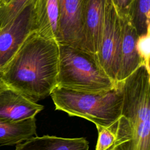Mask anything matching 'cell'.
<instances>
[{
  "label": "cell",
  "instance_id": "obj_10",
  "mask_svg": "<svg viewBox=\"0 0 150 150\" xmlns=\"http://www.w3.org/2000/svg\"><path fill=\"white\" fill-rule=\"evenodd\" d=\"M121 49L120 68L117 82L127 78L139 66L144 64L137 47L138 35L128 17L120 18Z\"/></svg>",
  "mask_w": 150,
  "mask_h": 150
},
{
  "label": "cell",
  "instance_id": "obj_5",
  "mask_svg": "<svg viewBox=\"0 0 150 150\" xmlns=\"http://www.w3.org/2000/svg\"><path fill=\"white\" fill-rule=\"evenodd\" d=\"M121 39L120 18L111 0H105L104 22L95 57L115 83L120 68Z\"/></svg>",
  "mask_w": 150,
  "mask_h": 150
},
{
  "label": "cell",
  "instance_id": "obj_3",
  "mask_svg": "<svg viewBox=\"0 0 150 150\" xmlns=\"http://www.w3.org/2000/svg\"><path fill=\"white\" fill-rule=\"evenodd\" d=\"M50 96L56 110L64 111L71 117L83 118L96 126L109 128L114 131L121 115L123 98L119 82L114 88L98 93L78 91L56 86Z\"/></svg>",
  "mask_w": 150,
  "mask_h": 150
},
{
  "label": "cell",
  "instance_id": "obj_14",
  "mask_svg": "<svg viewBox=\"0 0 150 150\" xmlns=\"http://www.w3.org/2000/svg\"><path fill=\"white\" fill-rule=\"evenodd\" d=\"M128 18L138 36L150 31V0H132Z\"/></svg>",
  "mask_w": 150,
  "mask_h": 150
},
{
  "label": "cell",
  "instance_id": "obj_21",
  "mask_svg": "<svg viewBox=\"0 0 150 150\" xmlns=\"http://www.w3.org/2000/svg\"><path fill=\"white\" fill-rule=\"evenodd\" d=\"M113 146H111V148H110L109 149H107V150H115V149H113Z\"/></svg>",
  "mask_w": 150,
  "mask_h": 150
},
{
  "label": "cell",
  "instance_id": "obj_2",
  "mask_svg": "<svg viewBox=\"0 0 150 150\" xmlns=\"http://www.w3.org/2000/svg\"><path fill=\"white\" fill-rule=\"evenodd\" d=\"M119 83L123 98L113 149L150 150V70L142 64Z\"/></svg>",
  "mask_w": 150,
  "mask_h": 150
},
{
  "label": "cell",
  "instance_id": "obj_13",
  "mask_svg": "<svg viewBox=\"0 0 150 150\" xmlns=\"http://www.w3.org/2000/svg\"><path fill=\"white\" fill-rule=\"evenodd\" d=\"M36 132L35 117L18 121H0V146L20 144Z\"/></svg>",
  "mask_w": 150,
  "mask_h": 150
},
{
  "label": "cell",
  "instance_id": "obj_4",
  "mask_svg": "<svg viewBox=\"0 0 150 150\" xmlns=\"http://www.w3.org/2000/svg\"><path fill=\"white\" fill-rule=\"evenodd\" d=\"M57 86L72 90L98 93L117 86L98 64L94 55L59 45Z\"/></svg>",
  "mask_w": 150,
  "mask_h": 150
},
{
  "label": "cell",
  "instance_id": "obj_19",
  "mask_svg": "<svg viewBox=\"0 0 150 150\" xmlns=\"http://www.w3.org/2000/svg\"><path fill=\"white\" fill-rule=\"evenodd\" d=\"M8 88L9 87L5 84V83L3 81V80L0 77V93Z\"/></svg>",
  "mask_w": 150,
  "mask_h": 150
},
{
  "label": "cell",
  "instance_id": "obj_12",
  "mask_svg": "<svg viewBox=\"0 0 150 150\" xmlns=\"http://www.w3.org/2000/svg\"><path fill=\"white\" fill-rule=\"evenodd\" d=\"M89 143L83 137L63 138L43 135L32 137L16 145L14 150H88Z\"/></svg>",
  "mask_w": 150,
  "mask_h": 150
},
{
  "label": "cell",
  "instance_id": "obj_8",
  "mask_svg": "<svg viewBox=\"0 0 150 150\" xmlns=\"http://www.w3.org/2000/svg\"><path fill=\"white\" fill-rule=\"evenodd\" d=\"M43 106L20 92L8 88L0 93V121H18L33 118Z\"/></svg>",
  "mask_w": 150,
  "mask_h": 150
},
{
  "label": "cell",
  "instance_id": "obj_22",
  "mask_svg": "<svg viewBox=\"0 0 150 150\" xmlns=\"http://www.w3.org/2000/svg\"><path fill=\"white\" fill-rule=\"evenodd\" d=\"M4 4H3V3H2V1L1 0H0V6H2V5H3Z\"/></svg>",
  "mask_w": 150,
  "mask_h": 150
},
{
  "label": "cell",
  "instance_id": "obj_11",
  "mask_svg": "<svg viewBox=\"0 0 150 150\" xmlns=\"http://www.w3.org/2000/svg\"><path fill=\"white\" fill-rule=\"evenodd\" d=\"M58 21V0H35L33 31L43 38L56 40Z\"/></svg>",
  "mask_w": 150,
  "mask_h": 150
},
{
  "label": "cell",
  "instance_id": "obj_18",
  "mask_svg": "<svg viewBox=\"0 0 150 150\" xmlns=\"http://www.w3.org/2000/svg\"><path fill=\"white\" fill-rule=\"evenodd\" d=\"M132 0H111L120 18L128 17Z\"/></svg>",
  "mask_w": 150,
  "mask_h": 150
},
{
  "label": "cell",
  "instance_id": "obj_7",
  "mask_svg": "<svg viewBox=\"0 0 150 150\" xmlns=\"http://www.w3.org/2000/svg\"><path fill=\"white\" fill-rule=\"evenodd\" d=\"M87 0H58L59 21L56 41L81 50L83 13Z\"/></svg>",
  "mask_w": 150,
  "mask_h": 150
},
{
  "label": "cell",
  "instance_id": "obj_1",
  "mask_svg": "<svg viewBox=\"0 0 150 150\" xmlns=\"http://www.w3.org/2000/svg\"><path fill=\"white\" fill-rule=\"evenodd\" d=\"M59 59L57 42L32 31L0 77L9 88L37 102L57 86Z\"/></svg>",
  "mask_w": 150,
  "mask_h": 150
},
{
  "label": "cell",
  "instance_id": "obj_15",
  "mask_svg": "<svg viewBox=\"0 0 150 150\" xmlns=\"http://www.w3.org/2000/svg\"><path fill=\"white\" fill-rule=\"evenodd\" d=\"M32 0H11L0 6V28L13 19Z\"/></svg>",
  "mask_w": 150,
  "mask_h": 150
},
{
  "label": "cell",
  "instance_id": "obj_9",
  "mask_svg": "<svg viewBox=\"0 0 150 150\" xmlns=\"http://www.w3.org/2000/svg\"><path fill=\"white\" fill-rule=\"evenodd\" d=\"M105 0H87L83 16L81 50L95 56L104 22Z\"/></svg>",
  "mask_w": 150,
  "mask_h": 150
},
{
  "label": "cell",
  "instance_id": "obj_6",
  "mask_svg": "<svg viewBox=\"0 0 150 150\" xmlns=\"http://www.w3.org/2000/svg\"><path fill=\"white\" fill-rule=\"evenodd\" d=\"M34 1L32 0L13 19L0 28V74L33 31Z\"/></svg>",
  "mask_w": 150,
  "mask_h": 150
},
{
  "label": "cell",
  "instance_id": "obj_20",
  "mask_svg": "<svg viewBox=\"0 0 150 150\" xmlns=\"http://www.w3.org/2000/svg\"><path fill=\"white\" fill-rule=\"evenodd\" d=\"M1 1H2V3H3V4L4 5V4H7L8 2H9L11 0H1Z\"/></svg>",
  "mask_w": 150,
  "mask_h": 150
},
{
  "label": "cell",
  "instance_id": "obj_17",
  "mask_svg": "<svg viewBox=\"0 0 150 150\" xmlns=\"http://www.w3.org/2000/svg\"><path fill=\"white\" fill-rule=\"evenodd\" d=\"M138 52L142 58L144 65L149 70L150 59V31L146 33L138 36L137 42Z\"/></svg>",
  "mask_w": 150,
  "mask_h": 150
},
{
  "label": "cell",
  "instance_id": "obj_16",
  "mask_svg": "<svg viewBox=\"0 0 150 150\" xmlns=\"http://www.w3.org/2000/svg\"><path fill=\"white\" fill-rule=\"evenodd\" d=\"M98 139L96 150H107L114 146L115 140L114 131L104 127L97 125Z\"/></svg>",
  "mask_w": 150,
  "mask_h": 150
}]
</instances>
